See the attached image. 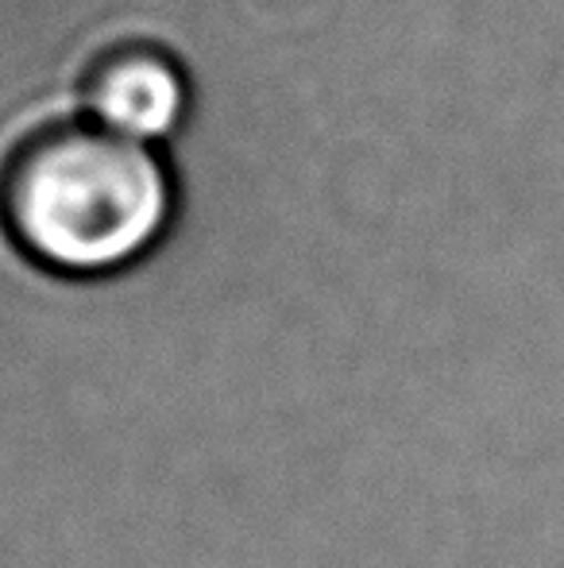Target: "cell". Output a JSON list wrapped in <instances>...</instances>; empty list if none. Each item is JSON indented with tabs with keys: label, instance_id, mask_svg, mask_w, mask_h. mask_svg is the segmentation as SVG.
Returning <instances> with one entry per match:
<instances>
[{
	"label": "cell",
	"instance_id": "6da1fadb",
	"mask_svg": "<svg viewBox=\"0 0 564 568\" xmlns=\"http://www.w3.org/2000/svg\"><path fill=\"white\" fill-rule=\"evenodd\" d=\"M171 174L143 140L59 116L0 159V225L23 260L70 278L140 263L171 221Z\"/></svg>",
	"mask_w": 564,
	"mask_h": 568
},
{
	"label": "cell",
	"instance_id": "7a4b0ae2",
	"mask_svg": "<svg viewBox=\"0 0 564 568\" xmlns=\"http://www.w3.org/2000/svg\"><path fill=\"white\" fill-rule=\"evenodd\" d=\"M186 101L178 59L151 39H116L82 70L85 116L143 143L171 132L186 113Z\"/></svg>",
	"mask_w": 564,
	"mask_h": 568
}]
</instances>
